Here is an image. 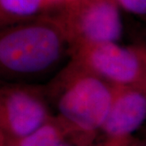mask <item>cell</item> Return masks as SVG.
Wrapping results in <instances>:
<instances>
[{"label":"cell","mask_w":146,"mask_h":146,"mask_svg":"<svg viewBox=\"0 0 146 146\" xmlns=\"http://www.w3.org/2000/svg\"><path fill=\"white\" fill-rule=\"evenodd\" d=\"M53 116L45 88L5 84L0 89V139L15 142L29 136Z\"/></svg>","instance_id":"5"},{"label":"cell","mask_w":146,"mask_h":146,"mask_svg":"<svg viewBox=\"0 0 146 146\" xmlns=\"http://www.w3.org/2000/svg\"><path fill=\"white\" fill-rule=\"evenodd\" d=\"M70 53L68 37L55 16H42L6 26L0 34V68L13 76H35Z\"/></svg>","instance_id":"1"},{"label":"cell","mask_w":146,"mask_h":146,"mask_svg":"<svg viewBox=\"0 0 146 146\" xmlns=\"http://www.w3.org/2000/svg\"><path fill=\"white\" fill-rule=\"evenodd\" d=\"M138 146H146V141H144V142H141V141H140L139 145Z\"/></svg>","instance_id":"13"},{"label":"cell","mask_w":146,"mask_h":146,"mask_svg":"<svg viewBox=\"0 0 146 146\" xmlns=\"http://www.w3.org/2000/svg\"><path fill=\"white\" fill-rule=\"evenodd\" d=\"M120 8L132 15L146 18V0H115Z\"/></svg>","instance_id":"9"},{"label":"cell","mask_w":146,"mask_h":146,"mask_svg":"<svg viewBox=\"0 0 146 146\" xmlns=\"http://www.w3.org/2000/svg\"><path fill=\"white\" fill-rule=\"evenodd\" d=\"M140 141L134 136L126 138H105L103 141L87 146H138Z\"/></svg>","instance_id":"10"},{"label":"cell","mask_w":146,"mask_h":146,"mask_svg":"<svg viewBox=\"0 0 146 146\" xmlns=\"http://www.w3.org/2000/svg\"><path fill=\"white\" fill-rule=\"evenodd\" d=\"M69 54L114 87L146 88V46L111 42L79 47Z\"/></svg>","instance_id":"4"},{"label":"cell","mask_w":146,"mask_h":146,"mask_svg":"<svg viewBox=\"0 0 146 146\" xmlns=\"http://www.w3.org/2000/svg\"><path fill=\"white\" fill-rule=\"evenodd\" d=\"M0 146H16L14 144L8 142V141H6L4 140H1L0 139Z\"/></svg>","instance_id":"12"},{"label":"cell","mask_w":146,"mask_h":146,"mask_svg":"<svg viewBox=\"0 0 146 146\" xmlns=\"http://www.w3.org/2000/svg\"><path fill=\"white\" fill-rule=\"evenodd\" d=\"M146 121V88L115 87L109 114L101 132L106 138L133 136Z\"/></svg>","instance_id":"6"},{"label":"cell","mask_w":146,"mask_h":146,"mask_svg":"<svg viewBox=\"0 0 146 146\" xmlns=\"http://www.w3.org/2000/svg\"><path fill=\"white\" fill-rule=\"evenodd\" d=\"M95 137L76 129L57 115H53L29 136L11 143L16 146H87L94 143Z\"/></svg>","instance_id":"7"},{"label":"cell","mask_w":146,"mask_h":146,"mask_svg":"<svg viewBox=\"0 0 146 146\" xmlns=\"http://www.w3.org/2000/svg\"><path fill=\"white\" fill-rule=\"evenodd\" d=\"M71 0H50V7L53 6H62L64 5L65 3H68Z\"/></svg>","instance_id":"11"},{"label":"cell","mask_w":146,"mask_h":146,"mask_svg":"<svg viewBox=\"0 0 146 146\" xmlns=\"http://www.w3.org/2000/svg\"><path fill=\"white\" fill-rule=\"evenodd\" d=\"M115 0H71L55 17L68 37L70 51L79 47L117 42L123 33Z\"/></svg>","instance_id":"3"},{"label":"cell","mask_w":146,"mask_h":146,"mask_svg":"<svg viewBox=\"0 0 146 146\" xmlns=\"http://www.w3.org/2000/svg\"><path fill=\"white\" fill-rule=\"evenodd\" d=\"M49 7L50 0H0L1 25L6 27L34 20Z\"/></svg>","instance_id":"8"},{"label":"cell","mask_w":146,"mask_h":146,"mask_svg":"<svg viewBox=\"0 0 146 146\" xmlns=\"http://www.w3.org/2000/svg\"><path fill=\"white\" fill-rule=\"evenodd\" d=\"M57 116L76 129L96 136L109 114L115 87L74 60L45 87Z\"/></svg>","instance_id":"2"}]
</instances>
